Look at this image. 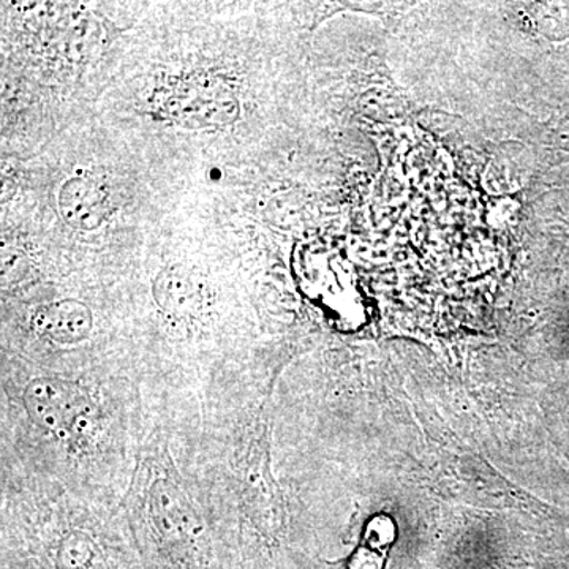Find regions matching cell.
I'll return each instance as SVG.
<instances>
[{
	"label": "cell",
	"instance_id": "cell-6",
	"mask_svg": "<svg viewBox=\"0 0 569 569\" xmlns=\"http://www.w3.org/2000/svg\"><path fill=\"white\" fill-rule=\"evenodd\" d=\"M152 296L157 307L174 320H193L208 306L203 280L183 264H170L156 276Z\"/></svg>",
	"mask_w": 569,
	"mask_h": 569
},
{
	"label": "cell",
	"instance_id": "cell-5",
	"mask_svg": "<svg viewBox=\"0 0 569 569\" xmlns=\"http://www.w3.org/2000/svg\"><path fill=\"white\" fill-rule=\"evenodd\" d=\"M58 208L63 222L73 230H97L110 213L107 183L89 174L71 176L59 189Z\"/></svg>",
	"mask_w": 569,
	"mask_h": 569
},
{
	"label": "cell",
	"instance_id": "cell-4",
	"mask_svg": "<svg viewBox=\"0 0 569 569\" xmlns=\"http://www.w3.org/2000/svg\"><path fill=\"white\" fill-rule=\"evenodd\" d=\"M239 482L244 503L247 520L253 523L260 533H271V482H269L268 448L263 430H258L246 445L244 455L239 460ZM274 523V522H272Z\"/></svg>",
	"mask_w": 569,
	"mask_h": 569
},
{
	"label": "cell",
	"instance_id": "cell-7",
	"mask_svg": "<svg viewBox=\"0 0 569 569\" xmlns=\"http://www.w3.org/2000/svg\"><path fill=\"white\" fill-rule=\"evenodd\" d=\"M40 336L59 346H78L89 339L93 329L92 310L78 299H59L41 306L32 317Z\"/></svg>",
	"mask_w": 569,
	"mask_h": 569
},
{
	"label": "cell",
	"instance_id": "cell-3",
	"mask_svg": "<svg viewBox=\"0 0 569 569\" xmlns=\"http://www.w3.org/2000/svg\"><path fill=\"white\" fill-rule=\"evenodd\" d=\"M22 403L33 425L59 440H78L93 425L96 407L91 396L63 378H36L26 388Z\"/></svg>",
	"mask_w": 569,
	"mask_h": 569
},
{
	"label": "cell",
	"instance_id": "cell-2",
	"mask_svg": "<svg viewBox=\"0 0 569 569\" xmlns=\"http://www.w3.org/2000/svg\"><path fill=\"white\" fill-rule=\"evenodd\" d=\"M162 112L182 129H222L238 121L241 100L234 86L223 78L193 74L164 89Z\"/></svg>",
	"mask_w": 569,
	"mask_h": 569
},
{
	"label": "cell",
	"instance_id": "cell-1",
	"mask_svg": "<svg viewBox=\"0 0 569 569\" xmlns=\"http://www.w3.org/2000/svg\"><path fill=\"white\" fill-rule=\"evenodd\" d=\"M127 511L142 568L223 569L211 531L167 451L141 460Z\"/></svg>",
	"mask_w": 569,
	"mask_h": 569
}]
</instances>
